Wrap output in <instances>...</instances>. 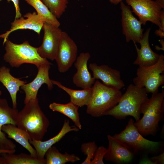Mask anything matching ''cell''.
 <instances>
[{
    "mask_svg": "<svg viewBox=\"0 0 164 164\" xmlns=\"http://www.w3.org/2000/svg\"><path fill=\"white\" fill-rule=\"evenodd\" d=\"M53 84L63 90L70 96V102L79 107L88 105L92 94L91 88L82 90H74L67 88L60 82L51 80Z\"/></svg>",
    "mask_w": 164,
    "mask_h": 164,
    "instance_id": "21",
    "label": "cell"
},
{
    "mask_svg": "<svg viewBox=\"0 0 164 164\" xmlns=\"http://www.w3.org/2000/svg\"><path fill=\"white\" fill-rule=\"evenodd\" d=\"M97 148L94 141L82 143L81 147V151L87 157L81 164H90Z\"/></svg>",
    "mask_w": 164,
    "mask_h": 164,
    "instance_id": "27",
    "label": "cell"
},
{
    "mask_svg": "<svg viewBox=\"0 0 164 164\" xmlns=\"http://www.w3.org/2000/svg\"><path fill=\"white\" fill-rule=\"evenodd\" d=\"M10 71V69L5 66L0 67V82L5 87L10 94L13 108H16L17 93L19 87L27 82L13 77Z\"/></svg>",
    "mask_w": 164,
    "mask_h": 164,
    "instance_id": "19",
    "label": "cell"
},
{
    "mask_svg": "<svg viewBox=\"0 0 164 164\" xmlns=\"http://www.w3.org/2000/svg\"><path fill=\"white\" fill-rule=\"evenodd\" d=\"M147 94L144 88L130 84L117 104L105 112L104 115L111 116L118 119H125L130 116L137 121L140 118L141 107L148 98Z\"/></svg>",
    "mask_w": 164,
    "mask_h": 164,
    "instance_id": "3",
    "label": "cell"
},
{
    "mask_svg": "<svg viewBox=\"0 0 164 164\" xmlns=\"http://www.w3.org/2000/svg\"><path fill=\"white\" fill-rule=\"evenodd\" d=\"M134 122L132 119L130 118L125 128L114 137L127 145L135 152L151 153L156 151L160 146L161 142L152 141L144 138Z\"/></svg>",
    "mask_w": 164,
    "mask_h": 164,
    "instance_id": "7",
    "label": "cell"
},
{
    "mask_svg": "<svg viewBox=\"0 0 164 164\" xmlns=\"http://www.w3.org/2000/svg\"><path fill=\"white\" fill-rule=\"evenodd\" d=\"M121 10V22L123 34L127 43L132 41L134 44L139 43L142 38L144 29L142 24L133 15L129 6L121 1L120 3Z\"/></svg>",
    "mask_w": 164,
    "mask_h": 164,
    "instance_id": "11",
    "label": "cell"
},
{
    "mask_svg": "<svg viewBox=\"0 0 164 164\" xmlns=\"http://www.w3.org/2000/svg\"><path fill=\"white\" fill-rule=\"evenodd\" d=\"M159 21L161 25L162 29L164 31V11L162 10L159 15Z\"/></svg>",
    "mask_w": 164,
    "mask_h": 164,
    "instance_id": "32",
    "label": "cell"
},
{
    "mask_svg": "<svg viewBox=\"0 0 164 164\" xmlns=\"http://www.w3.org/2000/svg\"><path fill=\"white\" fill-rule=\"evenodd\" d=\"M45 157L46 164H65L69 162L73 163L80 160L79 157L74 154L60 153L56 147L53 146L47 150Z\"/></svg>",
    "mask_w": 164,
    "mask_h": 164,
    "instance_id": "23",
    "label": "cell"
},
{
    "mask_svg": "<svg viewBox=\"0 0 164 164\" xmlns=\"http://www.w3.org/2000/svg\"><path fill=\"white\" fill-rule=\"evenodd\" d=\"M151 28H148L143 33L139 43L140 48H138L136 45H134L137 53V57L133 63L134 65L139 66L146 67L155 64L158 61L160 55L154 52L150 47L149 37Z\"/></svg>",
    "mask_w": 164,
    "mask_h": 164,
    "instance_id": "17",
    "label": "cell"
},
{
    "mask_svg": "<svg viewBox=\"0 0 164 164\" xmlns=\"http://www.w3.org/2000/svg\"><path fill=\"white\" fill-rule=\"evenodd\" d=\"M78 48L73 40L65 32L62 31L55 60L59 71H67L75 61Z\"/></svg>",
    "mask_w": 164,
    "mask_h": 164,
    "instance_id": "9",
    "label": "cell"
},
{
    "mask_svg": "<svg viewBox=\"0 0 164 164\" xmlns=\"http://www.w3.org/2000/svg\"><path fill=\"white\" fill-rule=\"evenodd\" d=\"M123 0H109L110 2L112 4L117 5Z\"/></svg>",
    "mask_w": 164,
    "mask_h": 164,
    "instance_id": "37",
    "label": "cell"
},
{
    "mask_svg": "<svg viewBox=\"0 0 164 164\" xmlns=\"http://www.w3.org/2000/svg\"><path fill=\"white\" fill-rule=\"evenodd\" d=\"M91 89L86 112L93 117L104 115L105 112L117 104L122 95L120 90L106 86L98 80H95Z\"/></svg>",
    "mask_w": 164,
    "mask_h": 164,
    "instance_id": "4",
    "label": "cell"
},
{
    "mask_svg": "<svg viewBox=\"0 0 164 164\" xmlns=\"http://www.w3.org/2000/svg\"><path fill=\"white\" fill-rule=\"evenodd\" d=\"M32 6L37 14L46 22L59 27L60 23L58 19L50 11L41 0H24Z\"/></svg>",
    "mask_w": 164,
    "mask_h": 164,
    "instance_id": "24",
    "label": "cell"
},
{
    "mask_svg": "<svg viewBox=\"0 0 164 164\" xmlns=\"http://www.w3.org/2000/svg\"><path fill=\"white\" fill-rule=\"evenodd\" d=\"M8 2L12 1L14 4L15 9V19H18L22 17V14L20 12V9L19 6V0H7Z\"/></svg>",
    "mask_w": 164,
    "mask_h": 164,
    "instance_id": "30",
    "label": "cell"
},
{
    "mask_svg": "<svg viewBox=\"0 0 164 164\" xmlns=\"http://www.w3.org/2000/svg\"><path fill=\"white\" fill-rule=\"evenodd\" d=\"M107 151V149L101 146L97 148L90 164H104L103 160Z\"/></svg>",
    "mask_w": 164,
    "mask_h": 164,
    "instance_id": "29",
    "label": "cell"
},
{
    "mask_svg": "<svg viewBox=\"0 0 164 164\" xmlns=\"http://www.w3.org/2000/svg\"><path fill=\"white\" fill-rule=\"evenodd\" d=\"M125 1L128 5L131 6L132 12L138 17L139 20L142 25H145L148 21H149L156 25L159 28L162 30L159 19L162 9L155 1Z\"/></svg>",
    "mask_w": 164,
    "mask_h": 164,
    "instance_id": "8",
    "label": "cell"
},
{
    "mask_svg": "<svg viewBox=\"0 0 164 164\" xmlns=\"http://www.w3.org/2000/svg\"><path fill=\"white\" fill-rule=\"evenodd\" d=\"M42 29L44 36L41 45L37 47L42 57L53 61L55 60L62 31L59 27L45 22Z\"/></svg>",
    "mask_w": 164,
    "mask_h": 164,
    "instance_id": "10",
    "label": "cell"
},
{
    "mask_svg": "<svg viewBox=\"0 0 164 164\" xmlns=\"http://www.w3.org/2000/svg\"><path fill=\"white\" fill-rule=\"evenodd\" d=\"M5 134L0 128V149L7 150L15 149V145L6 137Z\"/></svg>",
    "mask_w": 164,
    "mask_h": 164,
    "instance_id": "28",
    "label": "cell"
},
{
    "mask_svg": "<svg viewBox=\"0 0 164 164\" xmlns=\"http://www.w3.org/2000/svg\"><path fill=\"white\" fill-rule=\"evenodd\" d=\"M49 107L53 111L60 112L68 117L79 129H81L82 125L78 112L79 107L70 102L64 104L53 102L50 104Z\"/></svg>",
    "mask_w": 164,
    "mask_h": 164,
    "instance_id": "22",
    "label": "cell"
},
{
    "mask_svg": "<svg viewBox=\"0 0 164 164\" xmlns=\"http://www.w3.org/2000/svg\"><path fill=\"white\" fill-rule=\"evenodd\" d=\"M140 164H154L150 159H145L142 160L140 162Z\"/></svg>",
    "mask_w": 164,
    "mask_h": 164,
    "instance_id": "35",
    "label": "cell"
},
{
    "mask_svg": "<svg viewBox=\"0 0 164 164\" xmlns=\"http://www.w3.org/2000/svg\"><path fill=\"white\" fill-rule=\"evenodd\" d=\"M164 91L152 94L142 104L140 110L143 116L134 124L142 135H153L159 128V122L163 119Z\"/></svg>",
    "mask_w": 164,
    "mask_h": 164,
    "instance_id": "2",
    "label": "cell"
},
{
    "mask_svg": "<svg viewBox=\"0 0 164 164\" xmlns=\"http://www.w3.org/2000/svg\"><path fill=\"white\" fill-rule=\"evenodd\" d=\"M24 17L26 18L24 19L22 16L19 18L15 19L14 21L11 23L10 29L0 35V39H4L3 45L10 34L17 30L29 29L34 31L39 35L45 22L43 19L35 12L32 13H27L24 15Z\"/></svg>",
    "mask_w": 164,
    "mask_h": 164,
    "instance_id": "16",
    "label": "cell"
},
{
    "mask_svg": "<svg viewBox=\"0 0 164 164\" xmlns=\"http://www.w3.org/2000/svg\"><path fill=\"white\" fill-rule=\"evenodd\" d=\"M51 65L50 64H44L37 67L38 70L37 74L33 80L21 87V89L25 94L24 100L25 104L28 103L30 100L37 97L39 89L43 84H46L49 90L53 89V84L49 76V70Z\"/></svg>",
    "mask_w": 164,
    "mask_h": 164,
    "instance_id": "13",
    "label": "cell"
},
{
    "mask_svg": "<svg viewBox=\"0 0 164 164\" xmlns=\"http://www.w3.org/2000/svg\"><path fill=\"white\" fill-rule=\"evenodd\" d=\"M90 57L89 52H82L74 63L77 72L73 77V81L77 87L83 89L91 88L96 80L87 67V62Z\"/></svg>",
    "mask_w": 164,
    "mask_h": 164,
    "instance_id": "15",
    "label": "cell"
},
{
    "mask_svg": "<svg viewBox=\"0 0 164 164\" xmlns=\"http://www.w3.org/2000/svg\"><path fill=\"white\" fill-rule=\"evenodd\" d=\"M89 68L92 72L93 77L101 80L105 85L119 90L125 87L119 71L106 65H98L94 63H90Z\"/></svg>",
    "mask_w": 164,
    "mask_h": 164,
    "instance_id": "14",
    "label": "cell"
},
{
    "mask_svg": "<svg viewBox=\"0 0 164 164\" xmlns=\"http://www.w3.org/2000/svg\"><path fill=\"white\" fill-rule=\"evenodd\" d=\"M155 34L159 36L160 38L163 39L164 37V31L159 28L156 30L155 32Z\"/></svg>",
    "mask_w": 164,
    "mask_h": 164,
    "instance_id": "33",
    "label": "cell"
},
{
    "mask_svg": "<svg viewBox=\"0 0 164 164\" xmlns=\"http://www.w3.org/2000/svg\"><path fill=\"white\" fill-rule=\"evenodd\" d=\"M49 125L48 119L39 105L37 97L30 100L18 112L16 125L26 133L30 140H42Z\"/></svg>",
    "mask_w": 164,
    "mask_h": 164,
    "instance_id": "1",
    "label": "cell"
},
{
    "mask_svg": "<svg viewBox=\"0 0 164 164\" xmlns=\"http://www.w3.org/2000/svg\"><path fill=\"white\" fill-rule=\"evenodd\" d=\"M1 129L8 135V138L13 139L28 151L32 156L37 158L36 151L29 142L30 138L23 130L11 124L3 125Z\"/></svg>",
    "mask_w": 164,
    "mask_h": 164,
    "instance_id": "20",
    "label": "cell"
},
{
    "mask_svg": "<svg viewBox=\"0 0 164 164\" xmlns=\"http://www.w3.org/2000/svg\"><path fill=\"white\" fill-rule=\"evenodd\" d=\"M58 19L65 12L69 0H41Z\"/></svg>",
    "mask_w": 164,
    "mask_h": 164,
    "instance_id": "26",
    "label": "cell"
},
{
    "mask_svg": "<svg viewBox=\"0 0 164 164\" xmlns=\"http://www.w3.org/2000/svg\"><path fill=\"white\" fill-rule=\"evenodd\" d=\"M16 151L15 149L12 150H7L0 149V154L2 153H14Z\"/></svg>",
    "mask_w": 164,
    "mask_h": 164,
    "instance_id": "34",
    "label": "cell"
},
{
    "mask_svg": "<svg viewBox=\"0 0 164 164\" xmlns=\"http://www.w3.org/2000/svg\"><path fill=\"white\" fill-rule=\"evenodd\" d=\"M4 45L5 52L4 60L12 67H19L24 63L34 64L37 67L44 64H52L46 59L41 57L37 47L31 45L27 41L17 44L8 39Z\"/></svg>",
    "mask_w": 164,
    "mask_h": 164,
    "instance_id": "5",
    "label": "cell"
},
{
    "mask_svg": "<svg viewBox=\"0 0 164 164\" xmlns=\"http://www.w3.org/2000/svg\"><path fill=\"white\" fill-rule=\"evenodd\" d=\"M150 159L154 164H163L164 163V153L151 158Z\"/></svg>",
    "mask_w": 164,
    "mask_h": 164,
    "instance_id": "31",
    "label": "cell"
},
{
    "mask_svg": "<svg viewBox=\"0 0 164 164\" xmlns=\"http://www.w3.org/2000/svg\"><path fill=\"white\" fill-rule=\"evenodd\" d=\"M69 120H65L63 126L59 133L49 139L42 141L32 139L29 141L36 150L37 158L44 159L45 154L47 150L56 142L59 141L68 133L71 131L77 132L79 129L76 126L70 125Z\"/></svg>",
    "mask_w": 164,
    "mask_h": 164,
    "instance_id": "18",
    "label": "cell"
},
{
    "mask_svg": "<svg viewBox=\"0 0 164 164\" xmlns=\"http://www.w3.org/2000/svg\"><path fill=\"white\" fill-rule=\"evenodd\" d=\"M4 164H46V159H39L30 154L21 153L18 155L14 153H2Z\"/></svg>",
    "mask_w": 164,
    "mask_h": 164,
    "instance_id": "25",
    "label": "cell"
},
{
    "mask_svg": "<svg viewBox=\"0 0 164 164\" xmlns=\"http://www.w3.org/2000/svg\"><path fill=\"white\" fill-rule=\"evenodd\" d=\"M2 94V92L0 90V96H1Z\"/></svg>",
    "mask_w": 164,
    "mask_h": 164,
    "instance_id": "38",
    "label": "cell"
},
{
    "mask_svg": "<svg viewBox=\"0 0 164 164\" xmlns=\"http://www.w3.org/2000/svg\"><path fill=\"white\" fill-rule=\"evenodd\" d=\"M133 81L136 86L144 88L147 93L159 92V87L164 84V56L160 55L158 61L153 65L139 66Z\"/></svg>",
    "mask_w": 164,
    "mask_h": 164,
    "instance_id": "6",
    "label": "cell"
},
{
    "mask_svg": "<svg viewBox=\"0 0 164 164\" xmlns=\"http://www.w3.org/2000/svg\"><path fill=\"white\" fill-rule=\"evenodd\" d=\"M155 1L162 9H164V0H155Z\"/></svg>",
    "mask_w": 164,
    "mask_h": 164,
    "instance_id": "36",
    "label": "cell"
},
{
    "mask_svg": "<svg viewBox=\"0 0 164 164\" xmlns=\"http://www.w3.org/2000/svg\"><path fill=\"white\" fill-rule=\"evenodd\" d=\"M108 147L104 156L105 160L120 164L130 162L133 156L132 149L114 136H107Z\"/></svg>",
    "mask_w": 164,
    "mask_h": 164,
    "instance_id": "12",
    "label": "cell"
}]
</instances>
